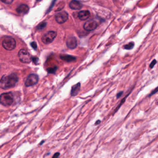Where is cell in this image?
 I'll return each instance as SVG.
<instances>
[{"instance_id": "obj_1", "label": "cell", "mask_w": 158, "mask_h": 158, "mask_svg": "<svg viewBox=\"0 0 158 158\" xmlns=\"http://www.w3.org/2000/svg\"><path fill=\"white\" fill-rule=\"evenodd\" d=\"M18 80L19 78L15 73L3 76L0 79V88L5 90L12 88L16 86Z\"/></svg>"}, {"instance_id": "obj_2", "label": "cell", "mask_w": 158, "mask_h": 158, "mask_svg": "<svg viewBox=\"0 0 158 158\" xmlns=\"http://www.w3.org/2000/svg\"><path fill=\"white\" fill-rule=\"evenodd\" d=\"M14 100V96L11 92L4 93L0 95V104L4 106H10Z\"/></svg>"}, {"instance_id": "obj_3", "label": "cell", "mask_w": 158, "mask_h": 158, "mask_svg": "<svg viewBox=\"0 0 158 158\" xmlns=\"http://www.w3.org/2000/svg\"><path fill=\"white\" fill-rule=\"evenodd\" d=\"M2 45L5 49L8 51H12L16 48V40L12 37H6L4 39Z\"/></svg>"}, {"instance_id": "obj_4", "label": "cell", "mask_w": 158, "mask_h": 158, "mask_svg": "<svg viewBox=\"0 0 158 158\" xmlns=\"http://www.w3.org/2000/svg\"><path fill=\"white\" fill-rule=\"evenodd\" d=\"M18 57L21 62L24 64H29L31 62L33 58L27 50L21 49L18 52Z\"/></svg>"}, {"instance_id": "obj_5", "label": "cell", "mask_w": 158, "mask_h": 158, "mask_svg": "<svg viewBox=\"0 0 158 158\" xmlns=\"http://www.w3.org/2000/svg\"><path fill=\"white\" fill-rule=\"evenodd\" d=\"M57 36V33L55 31H51L44 34L42 38V41L44 44H49L53 42L56 37Z\"/></svg>"}, {"instance_id": "obj_6", "label": "cell", "mask_w": 158, "mask_h": 158, "mask_svg": "<svg viewBox=\"0 0 158 158\" xmlns=\"http://www.w3.org/2000/svg\"><path fill=\"white\" fill-rule=\"evenodd\" d=\"M39 81V77L35 74H31L27 77L25 81V85L27 87L33 86L37 84Z\"/></svg>"}, {"instance_id": "obj_7", "label": "cell", "mask_w": 158, "mask_h": 158, "mask_svg": "<svg viewBox=\"0 0 158 158\" xmlns=\"http://www.w3.org/2000/svg\"><path fill=\"white\" fill-rule=\"evenodd\" d=\"M68 19V14L65 11H62L56 14L55 20L58 23L63 24Z\"/></svg>"}, {"instance_id": "obj_8", "label": "cell", "mask_w": 158, "mask_h": 158, "mask_svg": "<svg viewBox=\"0 0 158 158\" xmlns=\"http://www.w3.org/2000/svg\"><path fill=\"white\" fill-rule=\"evenodd\" d=\"M97 27V23L95 20H88L84 24V29L86 31H93L96 29Z\"/></svg>"}, {"instance_id": "obj_9", "label": "cell", "mask_w": 158, "mask_h": 158, "mask_svg": "<svg viewBox=\"0 0 158 158\" xmlns=\"http://www.w3.org/2000/svg\"><path fill=\"white\" fill-rule=\"evenodd\" d=\"M66 46L70 49H74L78 45L77 40L74 36H70L66 40Z\"/></svg>"}, {"instance_id": "obj_10", "label": "cell", "mask_w": 158, "mask_h": 158, "mask_svg": "<svg viewBox=\"0 0 158 158\" xmlns=\"http://www.w3.org/2000/svg\"><path fill=\"white\" fill-rule=\"evenodd\" d=\"M69 7L72 10H80L82 8L83 5L79 1L72 0L69 4Z\"/></svg>"}, {"instance_id": "obj_11", "label": "cell", "mask_w": 158, "mask_h": 158, "mask_svg": "<svg viewBox=\"0 0 158 158\" xmlns=\"http://www.w3.org/2000/svg\"><path fill=\"white\" fill-rule=\"evenodd\" d=\"M81 89V83H78L72 87L71 95L72 97H76L79 93Z\"/></svg>"}, {"instance_id": "obj_12", "label": "cell", "mask_w": 158, "mask_h": 158, "mask_svg": "<svg viewBox=\"0 0 158 158\" xmlns=\"http://www.w3.org/2000/svg\"><path fill=\"white\" fill-rule=\"evenodd\" d=\"M29 6L26 4H21L17 8L16 11L20 14H26L29 12Z\"/></svg>"}, {"instance_id": "obj_13", "label": "cell", "mask_w": 158, "mask_h": 158, "mask_svg": "<svg viewBox=\"0 0 158 158\" xmlns=\"http://www.w3.org/2000/svg\"><path fill=\"white\" fill-rule=\"evenodd\" d=\"M90 12L88 10L81 11L78 14V17L81 20H86L90 17Z\"/></svg>"}, {"instance_id": "obj_14", "label": "cell", "mask_w": 158, "mask_h": 158, "mask_svg": "<svg viewBox=\"0 0 158 158\" xmlns=\"http://www.w3.org/2000/svg\"><path fill=\"white\" fill-rule=\"evenodd\" d=\"M60 58L62 60H64L67 62H72L75 61L77 58L76 57L70 55H61L60 56Z\"/></svg>"}, {"instance_id": "obj_15", "label": "cell", "mask_w": 158, "mask_h": 158, "mask_svg": "<svg viewBox=\"0 0 158 158\" xmlns=\"http://www.w3.org/2000/svg\"><path fill=\"white\" fill-rule=\"evenodd\" d=\"M131 91H130L129 93L127 95V96H126L125 97H124V98H123V99H122V101H121L120 104H119L118 105V106L116 108V109H115V110H114V112L113 113V114H114L116 113V112L117 111H118V110H119V109L120 108L121 106L123 105V104H124V103H125V101H126V100L127 97H128L129 95L131 93Z\"/></svg>"}, {"instance_id": "obj_16", "label": "cell", "mask_w": 158, "mask_h": 158, "mask_svg": "<svg viewBox=\"0 0 158 158\" xmlns=\"http://www.w3.org/2000/svg\"><path fill=\"white\" fill-rule=\"evenodd\" d=\"M135 46V44L133 42L129 43V44H126L124 46V48L126 50H131Z\"/></svg>"}, {"instance_id": "obj_17", "label": "cell", "mask_w": 158, "mask_h": 158, "mask_svg": "<svg viewBox=\"0 0 158 158\" xmlns=\"http://www.w3.org/2000/svg\"><path fill=\"white\" fill-rule=\"evenodd\" d=\"M157 92H158V87H156L155 89V90H153V91H152V92H151L150 94L149 95L148 97H152V96L153 95H155V94L156 93H157Z\"/></svg>"}, {"instance_id": "obj_18", "label": "cell", "mask_w": 158, "mask_h": 158, "mask_svg": "<svg viewBox=\"0 0 158 158\" xmlns=\"http://www.w3.org/2000/svg\"><path fill=\"white\" fill-rule=\"evenodd\" d=\"M156 63H157V61H156V59H153V60L152 62L151 63V64H150V67L151 68V69H153V67L155 66V65L156 64Z\"/></svg>"}, {"instance_id": "obj_19", "label": "cell", "mask_w": 158, "mask_h": 158, "mask_svg": "<svg viewBox=\"0 0 158 158\" xmlns=\"http://www.w3.org/2000/svg\"><path fill=\"white\" fill-rule=\"evenodd\" d=\"M57 67H55L49 69L48 72L49 73H55L56 71H57Z\"/></svg>"}, {"instance_id": "obj_20", "label": "cell", "mask_w": 158, "mask_h": 158, "mask_svg": "<svg viewBox=\"0 0 158 158\" xmlns=\"http://www.w3.org/2000/svg\"><path fill=\"white\" fill-rule=\"evenodd\" d=\"M1 1L4 3L10 4L12 3H13L14 0H1Z\"/></svg>"}, {"instance_id": "obj_21", "label": "cell", "mask_w": 158, "mask_h": 158, "mask_svg": "<svg viewBox=\"0 0 158 158\" xmlns=\"http://www.w3.org/2000/svg\"><path fill=\"white\" fill-rule=\"evenodd\" d=\"M46 23H42L40 24V25L38 26V28L39 29H43L44 27H46Z\"/></svg>"}, {"instance_id": "obj_22", "label": "cell", "mask_w": 158, "mask_h": 158, "mask_svg": "<svg viewBox=\"0 0 158 158\" xmlns=\"http://www.w3.org/2000/svg\"><path fill=\"white\" fill-rule=\"evenodd\" d=\"M123 93H124L123 91H120L119 92H118V93L116 94V98L117 99L120 98L121 97H122Z\"/></svg>"}, {"instance_id": "obj_23", "label": "cell", "mask_w": 158, "mask_h": 158, "mask_svg": "<svg viewBox=\"0 0 158 158\" xmlns=\"http://www.w3.org/2000/svg\"><path fill=\"white\" fill-rule=\"evenodd\" d=\"M31 46L33 47V48L35 49H36L37 48V47L36 43V42H33L31 43Z\"/></svg>"}, {"instance_id": "obj_24", "label": "cell", "mask_w": 158, "mask_h": 158, "mask_svg": "<svg viewBox=\"0 0 158 158\" xmlns=\"http://www.w3.org/2000/svg\"><path fill=\"white\" fill-rule=\"evenodd\" d=\"M59 155H60V153H56L52 156V158H58V157H59Z\"/></svg>"}, {"instance_id": "obj_25", "label": "cell", "mask_w": 158, "mask_h": 158, "mask_svg": "<svg viewBox=\"0 0 158 158\" xmlns=\"http://www.w3.org/2000/svg\"><path fill=\"white\" fill-rule=\"evenodd\" d=\"M101 123V121L100 120H98L97 121V122H96V123H95V125H99Z\"/></svg>"}, {"instance_id": "obj_26", "label": "cell", "mask_w": 158, "mask_h": 158, "mask_svg": "<svg viewBox=\"0 0 158 158\" xmlns=\"http://www.w3.org/2000/svg\"><path fill=\"white\" fill-rule=\"evenodd\" d=\"M89 0H79V1H89Z\"/></svg>"}]
</instances>
